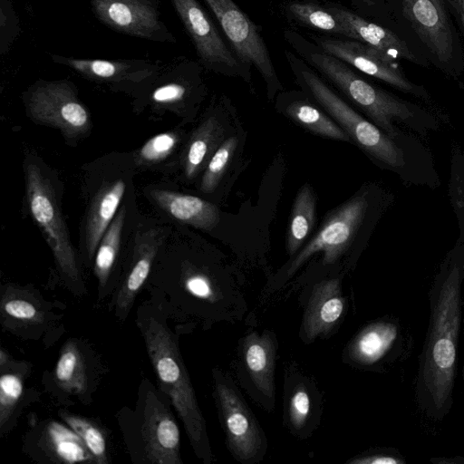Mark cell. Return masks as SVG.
<instances>
[{
    "label": "cell",
    "instance_id": "f1b7e54d",
    "mask_svg": "<svg viewBox=\"0 0 464 464\" xmlns=\"http://www.w3.org/2000/svg\"><path fill=\"white\" fill-rule=\"evenodd\" d=\"M399 336V327L388 321L373 323L363 328L351 343L348 352L357 363L369 365L379 362L391 350Z\"/></svg>",
    "mask_w": 464,
    "mask_h": 464
},
{
    "label": "cell",
    "instance_id": "7a4b0ae2",
    "mask_svg": "<svg viewBox=\"0 0 464 464\" xmlns=\"http://www.w3.org/2000/svg\"><path fill=\"white\" fill-rule=\"evenodd\" d=\"M296 74L302 85L347 133L351 141L406 184L436 188L440 179L430 150L413 134L394 138L362 117L341 99L310 68L301 63Z\"/></svg>",
    "mask_w": 464,
    "mask_h": 464
},
{
    "label": "cell",
    "instance_id": "603a6c76",
    "mask_svg": "<svg viewBox=\"0 0 464 464\" xmlns=\"http://www.w3.org/2000/svg\"><path fill=\"white\" fill-rule=\"evenodd\" d=\"M344 308L340 280L328 279L316 284L310 295L303 320V334L308 342L329 334Z\"/></svg>",
    "mask_w": 464,
    "mask_h": 464
},
{
    "label": "cell",
    "instance_id": "f35d334b",
    "mask_svg": "<svg viewBox=\"0 0 464 464\" xmlns=\"http://www.w3.org/2000/svg\"><path fill=\"white\" fill-rule=\"evenodd\" d=\"M403 462L402 459L395 456L382 453L362 456L349 461V463L353 464H398Z\"/></svg>",
    "mask_w": 464,
    "mask_h": 464
},
{
    "label": "cell",
    "instance_id": "d4e9b609",
    "mask_svg": "<svg viewBox=\"0 0 464 464\" xmlns=\"http://www.w3.org/2000/svg\"><path fill=\"white\" fill-rule=\"evenodd\" d=\"M276 340L273 333L253 332L243 340L242 357L250 378L267 399L275 398Z\"/></svg>",
    "mask_w": 464,
    "mask_h": 464
},
{
    "label": "cell",
    "instance_id": "ac0fdd59",
    "mask_svg": "<svg viewBox=\"0 0 464 464\" xmlns=\"http://www.w3.org/2000/svg\"><path fill=\"white\" fill-rule=\"evenodd\" d=\"M22 449L30 458L42 463H96L81 438L63 421L52 419L34 417Z\"/></svg>",
    "mask_w": 464,
    "mask_h": 464
},
{
    "label": "cell",
    "instance_id": "ab89813d",
    "mask_svg": "<svg viewBox=\"0 0 464 464\" xmlns=\"http://www.w3.org/2000/svg\"><path fill=\"white\" fill-rule=\"evenodd\" d=\"M450 13L454 16L464 38V0H444Z\"/></svg>",
    "mask_w": 464,
    "mask_h": 464
},
{
    "label": "cell",
    "instance_id": "74e56055",
    "mask_svg": "<svg viewBox=\"0 0 464 464\" xmlns=\"http://www.w3.org/2000/svg\"><path fill=\"white\" fill-rule=\"evenodd\" d=\"M22 32L20 19L11 0H0V54L9 53Z\"/></svg>",
    "mask_w": 464,
    "mask_h": 464
},
{
    "label": "cell",
    "instance_id": "7402d4cb",
    "mask_svg": "<svg viewBox=\"0 0 464 464\" xmlns=\"http://www.w3.org/2000/svg\"><path fill=\"white\" fill-rule=\"evenodd\" d=\"M353 34V39L368 44L395 60H404L420 66H428V59L412 50L407 42L392 31L366 21L348 10L329 7Z\"/></svg>",
    "mask_w": 464,
    "mask_h": 464
},
{
    "label": "cell",
    "instance_id": "d6986e66",
    "mask_svg": "<svg viewBox=\"0 0 464 464\" xmlns=\"http://www.w3.org/2000/svg\"><path fill=\"white\" fill-rule=\"evenodd\" d=\"M160 237L157 230L151 229L135 242L128 270L121 276L114 294L108 302V311L121 322H125L128 318L139 293L150 275L161 243Z\"/></svg>",
    "mask_w": 464,
    "mask_h": 464
},
{
    "label": "cell",
    "instance_id": "f546056e",
    "mask_svg": "<svg viewBox=\"0 0 464 464\" xmlns=\"http://www.w3.org/2000/svg\"><path fill=\"white\" fill-rule=\"evenodd\" d=\"M316 218V197L313 188L304 184L297 192L288 224L285 247L289 256L295 255L314 228Z\"/></svg>",
    "mask_w": 464,
    "mask_h": 464
},
{
    "label": "cell",
    "instance_id": "44dd1931",
    "mask_svg": "<svg viewBox=\"0 0 464 464\" xmlns=\"http://www.w3.org/2000/svg\"><path fill=\"white\" fill-rule=\"evenodd\" d=\"M32 372L27 361L11 358L0 365V437L13 430L25 408L40 399L41 393L26 384Z\"/></svg>",
    "mask_w": 464,
    "mask_h": 464
},
{
    "label": "cell",
    "instance_id": "4dcf8cb0",
    "mask_svg": "<svg viewBox=\"0 0 464 464\" xmlns=\"http://www.w3.org/2000/svg\"><path fill=\"white\" fill-rule=\"evenodd\" d=\"M281 111L314 135L352 142L347 133L318 107L304 100H295L283 105Z\"/></svg>",
    "mask_w": 464,
    "mask_h": 464
},
{
    "label": "cell",
    "instance_id": "9a60e30c",
    "mask_svg": "<svg viewBox=\"0 0 464 464\" xmlns=\"http://www.w3.org/2000/svg\"><path fill=\"white\" fill-rule=\"evenodd\" d=\"M94 16L110 29L156 43L174 44L161 19L160 0H89Z\"/></svg>",
    "mask_w": 464,
    "mask_h": 464
},
{
    "label": "cell",
    "instance_id": "ba28073f",
    "mask_svg": "<svg viewBox=\"0 0 464 464\" xmlns=\"http://www.w3.org/2000/svg\"><path fill=\"white\" fill-rule=\"evenodd\" d=\"M107 372L102 356L86 340L72 337L62 345L53 369L43 374L42 382L61 405H89Z\"/></svg>",
    "mask_w": 464,
    "mask_h": 464
},
{
    "label": "cell",
    "instance_id": "d590c367",
    "mask_svg": "<svg viewBox=\"0 0 464 464\" xmlns=\"http://www.w3.org/2000/svg\"><path fill=\"white\" fill-rule=\"evenodd\" d=\"M180 134L177 131L159 133L148 140L135 153L138 166H152L165 160L177 149Z\"/></svg>",
    "mask_w": 464,
    "mask_h": 464
},
{
    "label": "cell",
    "instance_id": "9c48e42d",
    "mask_svg": "<svg viewBox=\"0 0 464 464\" xmlns=\"http://www.w3.org/2000/svg\"><path fill=\"white\" fill-rule=\"evenodd\" d=\"M402 14L428 53V59L449 77L464 70V53L444 0H401Z\"/></svg>",
    "mask_w": 464,
    "mask_h": 464
},
{
    "label": "cell",
    "instance_id": "484cf974",
    "mask_svg": "<svg viewBox=\"0 0 464 464\" xmlns=\"http://www.w3.org/2000/svg\"><path fill=\"white\" fill-rule=\"evenodd\" d=\"M125 217L126 208L122 206L104 232L94 256L93 273L98 282L97 305L108 296L111 297L120 283L115 269Z\"/></svg>",
    "mask_w": 464,
    "mask_h": 464
},
{
    "label": "cell",
    "instance_id": "5b68a950",
    "mask_svg": "<svg viewBox=\"0 0 464 464\" xmlns=\"http://www.w3.org/2000/svg\"><path fill=\"white\" fill-rule=\"evenodd\" d=\"M169 398L143 376L134 408L116 413L123 443L133 464H183L180 431Z\"/></svg>",
    "mask_w": 464,
    "mask_h": 464
},
{
    "label": "cell",
    "instance_id": "836d02e7",
    "mask_svg": "<svg viewBox=\"0 0 464 464\" xmlns=\"http://www.w3.org/2000/svg\"><path fill=\"white\" fill-rule=\"evenodd\" d=\"M288 9L297 20L312 28L353 39L352 32L328 9L311 3H293Z\"/></svg>",
    "mask_w": 464,
    "mask_h": 464
},
{
    "label": "cell",
    "instance_id": "4316f807",
    "mask_svg": "<svg viewBox=\"0 0 464 464\" xmlns=\"http://www.w3.org/2000/svg\"><path fill=\"white\" fill-rule=\"evenodd\" d=\"M150 195L169 216L197 228L210 230L219 221L217 206L200 198L165 189H152Z\"/></svg>",
    "mask_w": 464,
    "mask_h": 464
},
{
    "label": "cell",
    "instance_id": "8d00e7d4",
    "mask_svg": "<svg viewBox=\"0 0 464 464\" xmlns=\"http://www.w3.org/2000/svg\"><path fill=\"white\" fill-rule=\"evenodd\" d=\"M449 189L450 202L458 219L459 238L464 239V154L458 147L452 150Z\"/></svg>",
    "mask_w": 464,
    "mask_h": 464
},
{
    "label": "cell",
    "instance_id": "e0dca14e",
    "mask_svg": "<svg viewBox=\"0 0 464 464\" xmlns=\"http://www.w3.org/2000/svg\"><path fill=\"white\" fill-rule=\"evenodd\" d=\"M194 44L202 65L219 72L237 73L243 63L226 45L208 14L197 0H170Z\"/></svg>",
    "mask_w": 464,
    "mask_h": 464
},
{
    "label": "cell",
    "instance_id": "5bb4252c",
    "mask_svg": "<svg viewBox=\"0 0 464 464\" xmlns=\"http://www.w3.org/2000/svg\"><path fill=\"white\" fill-rule=\"evenodd\" d=\"M50 58L86 80L140 96L148 91L164 65L160 61L145 59H83L53 53Z\"/></svg>",
    "mask_w": 464,
    "mask_h": 464
},
{
    "label": "cell",
    "instance_id": "e575fe53",
    "mask_svg": "<svg viewBox=\"0 0 464 464\" xmlns=\"http://www.w3.org/2000/svg\"><path fill=\"white\" fill-rule=\"evenodd\" d=\"M238 146V138L230 136L224 140L207 163L200 181V190L204 193L213 192L218 186L233 155Z\"/></svg>",
    "mask_w": 464,
    "mask_h": 464
},
{
    "label": "cell",
    "instance_id": "1f68e13d",
    "mask_svg": "<svg viewBox=\"0 0 464 464\" xmlns=\"http://www.w3.org/2000/svg\"><path fill=\"white\" fill-rule=\"evenodd\" d=\"M58 415L81 438L97 464L111 463L108 431L99 421L65 409L59 410Z\"/></svg>",
    "mask_w": 464,
    "mask_h": 464
},
{
    "label": "cell",
    "instance_id": "4fadbf2b",
    "mask_svg": "<svg viewBox=\"0 0 464 464\" xmlns=\"http://www.w3.org/2000/svg\"><path fill=\"white\" fill-rule=\"evenodd\" d=\"M244 65H254L272 94L281 88L267 47L256 25L232 0H204Z\"/></svg>",
    "mask_w": 464,
    "mask_h": 464
},
{
    "label": "cell",
    "instance_id": "ffe728a7",
    "mask_svg": "<svg viewBox=\"0 0 464 464\" xmlns=\"http://www.w3.org/2000/svg\"><path fill=\"white\" fill-rule=\"evenodd\" d=\"M201 82L197 63L176 59L164 64L148 91L141 95L157 109L179 110L199 95Z\"/></svg>",
    "mask_w": 464,
    "mask_h": 464
},
{
    "label": "cell",
    "instance_id": "277c9868",
    "mask_svg": "<svg viewBox=\"0 0 464 464\" xmlns=\"http://www.w3.org/2000/svg\"><path fill=\"white\" fill-rule=\"evenodd\" d=\"M304 55L385 133L402 137L408 133L400 128L403 125L426 138L440 127V119L434 112L371 84L324 51L308 50Z\"/></svg>",
    "mask_w": 464,
    "mask_h": 464
},
{
    "label": "cell",
    "instance_id": "60d3db41",
    "mask_svg": "<svg viewBox=\"0 0 464 464\" xmlns=\"http://www.w3.org/2000/svg\"><path fill=\"white\" fill-rule=\"evenodd\" d=\"M463 332H464V316H463ZM462 379L464 380V359H463V366H462Z\"/></svg>",
    "mask_w": 464,
    "mask_h": 464
},
{
    "label": "cell",
    "instance_id": "8fae6325",
    "mask_svg": "<svg viewBox=\"0 0 464 464\" xmlns=\"http://www.w3.org/2000/svg\"><path fill=\"white\" fill-rule=\"evenodd\" d=\"M24 102L34 122L59 129L66 138H80L91 130L89 111L68 79L36 81L24 93Z\"/></svg>",
    "mask_w": 464,
    "mask_h": 464
},
{
    "label": "cell",
    "instance_id": "3957f363",
    "mask_svg": "<svg viewBox=\"0 0 464 464\" xmlns=\"http://www.w3.org/2000/svg\"><path fill=\"white\" fill-rule=\"evenodd\" d=\"M167 314L149 299L137 308L135 323L155 371L159 389L169 398L195 455L204 464H210L214 455L206 420L179 350V334L170 329Z\"/></svg>",
    "mask_w": 464,
    "mask_h": 464
},
{
    "label": "cell",
    "instance_id": "83f0119b",
    "mask_svg": "<svg viewBox=\"0 0 464 464\" xmlns=\"http://www.w3.org/2000/svg\"><path fill=\"white\" fill-rule=\"evenodd\" d=\"M225 130L220 121L209 117L192 133L185 148L182 166L185 177L194 179L204 170L211 156L224 141Z\"/></svg>",
    "mask_w": 464,
    "mask_h": 464
},
{
    "label": "cell",
    "instance_id": "7c38bea8",
    "mask_svg": "<svg viewBox=\"0 0 464 464\" xmlns=\"http://www.w3.org/2000/svg\"><path fill=\"white\" fill-rule=\"evenodd\" d=\"M214 394L228 450L241 463L259 461L266 450V437L232 381L213 370Z\"/></svg>",
    "mask_w": 464,
    "mask_h": 464
},
{
    "label": "cell",
    "instance_id": "30bf717a",
    "mask_svg": "<svg viewBox=\"0 0 464 464\" xmlns=\"http://www.w3.org/2000/svg\"><path fill=\"white\" fill-rule=\"evenodd\" d=\"M382 193L363 190L336 208L317 234L299 250L286 271L292 276L314 254L322 252L324 264L334 263L351 246L372 213L383 207Z\"/></svg>",
    "mask_w": 464,
    "mask_h": 464
},
{
    "label": "cell",
    "instance_id": "cb8c5ba5",
    "mask_svg": "<svg viewBox=\"0 0 464 464\" xmlns=\"http://www.w3.org/2000/svg\"><path fill=\"white\" fill-rule=\"evenodd\" d=\"M123 178L104 181L91 200L84 224V251L92 262L98 245L114 218L126 189Z\"/></svg>",
    "mask_w": 464,
    "mask_h": 464
},
{
    "label": "cell",
    "instance_id": "2e32d148",
    "mask_svg": "<svg viewBox=\"0 0 464 464\" xmlns=\"http://www.w3.org/2000/svg\"><path fill=\"white\" fill-rule=\"evenodd\" d=\"M323 50L357 70L379 79L392 87L425 102H430L429 92L411 82L401 70L397 60L359 41L320 40Z\"/></svg>",
    "mask_w": 464,
    "mask_h": 464
},
{
    "label": "cell",
    "instance_id": "8992f818",
    "mask_svg": "<svg viewBox=\"0 0 464 464\" xmlns=\"http://www.w3.org/2000/svg\"><path fill=\"white\" fill-rule=\"evenodd\" d=\"M25 182L30 214L52 250L59 276L72 295L84 296L87 289L50 179L30 162L25 166Z\"/></svg>",
    "mask_w": 464,
    "mask_h": 464
},
{
    "label": "cell",
    "instance_id": "52a82bcc",
    "mask_svg": "<svg viewBox=\"0 0 464 464\" xmlns=\"http://www.w3.org/2000/svg\"><path fill=\"white\" fill-rule=\"evenodd\" d=\"M65 304L44 298L30 285H1L2 330L24 341H41L52 345L63 333Z\"/></svg>",
    "mask_w": 464,
    "mask_h": 464
},
{
    "label": "cell",
    "instance_id": "6da1fadb",
    "mask_svg": "<svg viewBox=\"0 0 464 464\" xmlns=\"http://www.w3.org/2000/svg\"><path fill=\"white\" fill-rule=\"evenodd\" d=\"M463 281L464 239L458 238L429 292L430 319L415 382L416 402L432 420H442L453 405Z\"/></svg>",
    "mask_w": 464,
    "mask_h": 464
},
{
    "label": "cell",
    "instance_id": "d6a6232c",
    "mask_svg": "<svg viewBox=\"0 0 464 464\" xmlns=\"http://www.w3.org/2000/svg\"><path fill=\"white\" fill-rule=\"evenodd\" d=\"M286 401V420L293 433L308 431L315 419V400L308 384L303 382L289 392Z\"/></svg>",
    "mask_w": 464,
    "mask_h": 464
}]
</instances>
